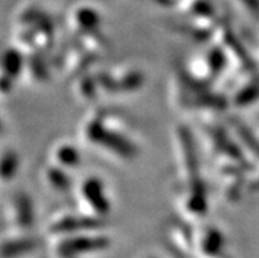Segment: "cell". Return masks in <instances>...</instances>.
I'll use <instances>...</instances> for the list:
<instances>
[{
  "label": "cell",
  "instance_id": "obj_1",
  "mask_svg": "<svg viewBox=\"0 0 259 258\" xmlns=\"http://www.w3.org/2000/svg\"><path fill=\"white\" fill-rule=\"evenodd\" d=\"M108 248V240L95 236H76L62 240L56 248L57 258H83Z\"/></svg>",
  "mask_w": 259,
  "mask_h": 258
},
{
  "label": "cell",
  "instance_id": "obj_2",
  "mask_svg": "<svg viewBox=\"0 0 259 258\" xmlns=\"http://www.w3.org/2000/svg\"><path fill=\"white\" fill-rule=\"evenodd\" d=\"M224 240L220 232L210 231L201 241V253L207 258H220Z\"/></svg>",
  "mask_w": 259,
  "mask_h": 258
},
{
  "label": "cell",
  "instance_id": "obj_3",
  "mask_svg": "<svg viewBox=\"0 0 259 258\" xmlns=\"http://www.w3.org/2000/svg\"><path fill=\"white\" fill-rule=\"evenodd\" d=\"M23 57L20 52L15 49H8L4 52L3 58H2V67H3L4 74L10 76L11 78H15L23 69Z\"/></svg>",
  "mask_w": 259,
  "mask_h": 258
},
{
  "label": "cell",
  "instance_id": "obj_4",
  "mask_svg": "<svg viewBox=\"0 0 259 258\" xmlns=\"http://www.w3.org/2000/svg\"><path fill=\"white\" fill-rule=\"evenodd\" d=\"M19 170V157L15 152H4L0 157V179L8 182Z\"/></svg>",
  "mask_w": 259,
  "mask_h": 258
},
{
  "label": "cell",
  "instance_id": "obj_5",
  "mask_svg": "<svg viewBox=\"0 0 259 258\" xmlns=\"http://www.w3.org/2000/svg\"><path fill=\"white\" fill-rule=\"evenodd\" d=\"M17 207V222L20 226L29 227L33 222L32 203L28 199V196H19L16 200Z\"/></svg>",
  "mask_w": 259,
  "mask_h": 258
},
{
  "label": "cell",
  "instance_id": "obj_6",
  "mask_svg": "<svg viewBox=\"0 0 259 258\" xmlns=\"http://www.w3.org/2000/svg\"><path fill=\"white\" fill-rule=\"evenodd\" d=\"M102 191H103L102 185H99L98 182H94V180L87 183L85 191H84L85 196L89 198V200L92 199L94 196H96V203L94 207H95L98 211H100V213H103L104 211H107V208H108V204H107V202H105Z\"/></svg>",
  "mask_w": 259,
  "mask_h": 258
},
{
  "label": "cell",
  "instance_id": "obj_7",
  "mask_svg": "<svg viewBox=\"0 0 259 258\" xmlns=\"http://www.w3.org/2000/svg\"><path fill=\"white\" fill-rule=\"evenodd\" d=\"M32 246L33 241H30V240H19V241H13L11 244L4 245L2 253H3L4 257H16L19 253L28 252Z\"/></svg>",
  "mask_w": 259,
  "mask_h": 258
},
{
  "label": "cell",
  "instance_id": "obj_8",
  "mask_svg": "<svg viewBox=\"0 0 259 258\" xmlns=\"http://www.w3.org/2000/svg\"><path fill=\"white\" fill-rule=\"evenodd\" d=\"M59 158L65 164H72L76 160V154L71 148H62V151H59Z\"/></svg>",
  "mask_w": 259,
  "mask_h": 258
},
{
  "label": "cell",
  "instance_id": "obj_9",
  "mask_svg": "<svg viewBox=\"0 0 259 258\" xmlns=\"http://www.w3.org/2000/svg\"><path fill=\"white\" fill-rule=\"evenodd\" d=\"M11 77L7 76V74H2V77H0V91H8L11 88Z\"/></svg>",
  "mask_w": 259,
  "mask_h": 258
},
{
  "label": "cell",
  "instance_id": "obj_10",
  "mask_svg": "<svg viewBox=\"0 0 259 258\" xmlns=\"http://www.w3.org/2000/svg\"><path fill=\"white\" fill-rule=\"evenodd\" d=\"M0 131H2V123H0Z\"/></svg>",
  "mask_w": 259,
  "mask_h": 258
}]
</instances>
